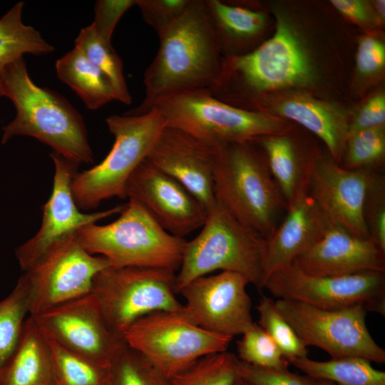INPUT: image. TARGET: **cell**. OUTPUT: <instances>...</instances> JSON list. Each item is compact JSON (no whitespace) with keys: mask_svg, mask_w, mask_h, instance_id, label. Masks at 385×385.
Instances as JSON below:
<instances>
[{"mask_svg":"<svg viewBox=\"0 0 385 385\" xmlns=\"http://www.w3.org/2000/svg\"><path fill=\"white\" fill-rule=\"evenodd\" d=\"M159 36L160 46L144 73L145 97L127 115L148 112L158 100L209 89L221 70V55L205 0H191L183 15Z\"/></svg>","mask_w":385,"mask_h":385,"instance_id":"6da1fadb","label":"cell"},{"mask_svg":"<svg viewBox=\"0 0 385 385\" xmlns=\"http://www.w3.org/2000/svg\"><path fill=\"white\" fill-rule=\"evenodd\" d=\"M0 84L16 108L14 118L3 128L2 144L30 136L78 165L93 161L82 116L63 96L32 81L24 57L0 71Z\"/></svg>","mask_w":385,"mask_h":385,"instance_id":"7a4b0ae2","label":"cell"},{"mask_svg":"<svg viewBox=\"0 0 385 385\" xmlns=\"http://www.w3.org/2000/svg\"><path fill=\"white\" fill-rule=\"evenodd\" d=\"M314 78L300 36L279 11L274 35L246 54L223 58L219 76L207 90L218 100L238 108L241 102H255L264 92L307 86Z\"/></svg>","mask_w":385,"mask_h":385,"instance_id":"3957f363","label":"cell"},{"mask_svg":"<svg viewBox=\"0 0 385 385\" xmlns=\"http://www.w3.org/2000/svg\"><path fill=\"white\" fill-rule=\"evenodd\" d=\"M215 200L239 221L265 238L287 210L262 150L254 140L216 151L213 169Z\"/></svg>","mask_w":385,"mask_h":385,"instance_id":"277c9868","label":"cell"},{"mask_svg":"<svg viewBox=\"0 0 385 385\" xmlns=\"http://www.w3.org/2000/svg\"><path fill=\"white\" fill-rule=\"evenodd\" d=\"M266 238L247 227L215 200L207 210L200 233L187 241L175 277L179 294L188 282L215 271L232 272L263 289Z\"/></svg>","mask_w":385,"mask_h":385,"instance_id":"5b68a950","label":"cell"},{"mask_svg":"<svg viewBox=\"0 0 385 385\" xmlns=\"http://www.w3.org/2000/svg\"><path fill=\"white\" fill-rule=\"evenodd\" d=\"M119 217L76 232L89 253L106 257L110 267H149L178 272L187 240L164 230L136 200L128 199Z\"/></svg>","mask_w":385,"mask_h":385,"instance_id":"8992f818","label":"cell"},{"mask_svg":"<svg viewBox=\"0 0 385 385\" xmlns=\"http://www.w3.org/2000/svg\"><path fill=\"white\" fill-rule=\"evenodd\" d=\"M152 108L165 125L179 129L217 151L227 145L287 130L279 119L242 109L215 98L207 89L177 93L158 100Z\"/></svg>","mask_w":385,"mask_h":385,"instance_id":"52a82bcc","label":"cell"},{"mask_svg":"<svg viewBox=\"0 0 385 385\" xmlns=\"http://www.w3.org/2000/svg\"><path fill=\"white\" fill-rule=\"evenodd\" d=\"M115 140L105 158L74 175L71 190L80 210L96 208L103 201L126 198V184L145 160L165 122L155 108L136 115H111L106 120Z\"/></svg>","mask_w":385,"mask_h":385,"instance_id":"ba28073f","label":"cell"},{"mask_svg":"<svg viewBox=\"0 0 385 385\" xmlns=\"http://www.w3.org/2000/svg\"><path fill=\"white\" fill-rule=\"evenodd\" d=\"M176 272L149 267H108L95 277L91 293L111 331L123 339L139 319L157 312H179Z\"/></svg>","mask_w":385,"mask_h":385,"instance_id":"9c48e42d","label":"cell"},{"mask_svg":"<svg viewBox=\"0 0 385 385\" xmlns=\"http://www.w3.org/2000/svg\"><path fill=\"white\" fill-rule=\"evenodd\" d=\"M124 342L171 379L201 358L225 351L232 338L194 324L179 312H157L132 324Z\"/></svg>","mask_w":385,"mask_h":385,"instance_id":"30bf717a","label":"cell"},{"mask_svg":"<svg viewBox=\"0 0 385 385\" xmlns=\"http://www.w3.org/2000/svg\"><path fill=\"white\" fill-rule=\"evenodd\" d=\"M275 305L307 346L318 347L331 359L358 356L385 362V350L369 333L363 306L329 310L283 299Z\"/></svg>","mask_w":385,"mask_h":385,"instance_id":"8fae6325","label":"cell"},{"mask_svg":"<svg viewBox=\"0 0 385 385\" xmlns=\"http://www.w3.org/2000/svg\"><path fill=\"white\" fill-rule=\"evenodd\" d=\"M264 288L278 299L323 309L363 306L367 312L385 315V272L316 276L304 273L292 263L270 275Z\"/></svg>","mask_w":385,"mask_h":385,"instance_id":"7c38bea8","label":"cell"},{"mask_svg":"<svg viewBox=\"0 0 385 385\" xmlns=\"http://www.w3.org/2000/svg\"><path fill=\"white\" fill-rule=\"evenodd\" d=\"M110 267L102 256L87 252L76 233L21 274L29 291V314L34 316L91 292L97 274Z\"/></svg>","mask_w":385,"mask_h":385,"instance_id":"4fadbf2b","label":"cell"},{"mask_svg":"<svg viewBox=\"0 0 385 385\" xmlns=\"http://www.w3.org/2000/svg\"><path fill=\"white\" fill-rule=\"evenodd\" d=\"M53 187L43 205L41 224L36 233L15 250L23 272L37 265L82 227L119 214L123 206L95 212H82L74 200L71 184L79 165L53 152Z\"/></svg>","mask_w":385,"mask_h":385,"instance_id":"5bb4252c","label":"cell"},{"mask_svg":"<svg viewBox=\"0 0 385 385\" xmlns=\"http://www.w3.org/2000/svg\"><path fill=\"white\" fill-rule=\"evenodd\" d=\"M248 280L232 272L205 275L188 282L180 292L185 299L182 314L210 332L233 338L253 324Z\"/></svg>","mask_w":385,"mask_h":385,"instance_id":"9a60e30c","label":"cell"},{"mask_svg":"<svg viewBox=\"0 0 385 385\" xmlns=\"http://www.w3.org/2000/svg\"><path fill=\"white\" fill-rule=\"evenodd\" d=\"M32 317L59 345L103 366L125 342L109 328L91 292Z\"/></svg>","mask_w":385,"mask_h":385,"instance_id":"2e32d148","label":"cell"},{"mask_svg":"<svg viewBox=\"0 0 385 385\" xmlns=\"http://www.w3.org/2000/svg\"><path fill=\"white\" fill-rule=\"evenodd\" d=\"M126 197L138 202L167 232L182 238L201 228L207 210L181 183L146 158L125 188Z\"/></svg>","mask_w":385,"mask_h":385,"instance_id":"e0dca14e","label":"cell"},{"mask_svg":"<svg viewBox=\"0 0 385 385\" xmlns=\"http://www.w3.org/2000/svg\"><path fill=\"white\" fill-rule=\"evenodd\" d=\"M373 171L348 170L331 157L320 158L313 171L308 194L332 224L356 237L370 238L364 208Z\"/></svg>","mask_w":385,"mask_h":385,"instance_id":"ac0fdd59","label":"cell"},{"mask_svg":"<svg viewBox=\"0 0 385 385\" xmlns=\"http://www.w3.org/2000/svg\"><path fill=\"white\" fill-rule=\"evenodd\" d=\"M216 151L186 133L165 125L146 159L185 186L207 210L215 202Z\"/></svg>","mask_w":385,"mask_h":385,"instance_id":"d6986e66","label":"cell"},{"mask_svg":"<svg viewBox=\"0 0 385 385\" xmlns=\"http://www.w3.org/2000/svg\"><path fill=\"white\" fill-rule=\"evenodd\" d=\"M292 264L304 273L316 276L385 272V252L371 238L356 237L331 224L322 238Z\"/></svg>","mask_w":385,"mask_h":385,"instance_id":"ffe728a7","label":"cell"},{"mask_svg":"<svg viewBox=\"0 0 385 385\" xmlns=\"http://www.w3.org/2000/svg\"><path fill=\"white\" fill-rule=\"evenodd\" d=\"M286 212L282 222L266 238L263 287L270 275L292 264L319 241L332 224L309 194Z\"/></svg>","mask_w":385,"mask_h":385,"instance_id":"44dd1931","label":"cell"},{"mask_svg":"<svg viewBox=\"0 0 385 385\" xmlns=\"http://www.w3.org/2000/svg\"><path fill=\"white\" fill-rule=\"evenodd\" d=\"M287 131L253 140L262 150L287 208L308 195L313 171L321 157L304 152Z\"/></svg>","mask_w":385,"mask_h":385,"instance_id":"7402d4cb","label":"cell"},{"mask_svg":"<svg viewBox=\"0 0 385 385\" xmlns=\"http://www.w3.org/2000/svg\"><path fill=\"white\" fill-rule=\"evenodd\" d=\"M275 113L303 126L323 141L330 157L339 164L348 137L350 120L346 112L330 103L304 94L279 101Z\"/></svg>","mask_w":385,"mask_h":385,"instance_id":"603a6c76","label":"cell"},{"mask_svg":"<svg viewBox=\"0 0 385 385\" xmlns=\"http://www.w3.org/2000/svg\"><path fill=\"white\" fill-rule=\"evenodd\" d=\"M0 385H54L48 338L31 315L16 349L0 371Z\"/></svg>","mask_w":385,"mask_h":385,"instance_id":"cb8c5ba5","label":"cell"},{"mask_svg":"<svg viewBox=\"0 0 385 385\" xmlns=\"http://www.w3.org/2000/svg\"><path fill=\"white\" fill-rule=\"evenodd\" d=\"M205 1L223 58L249 53L266 26L265 14L220 0Z\"/></svg>","mask_w":385,"mask_h":385,"instance_id":"d4e9b609","label":"cell"},{"mask_svg":"<svg viewBox=\"0 0 385 385\" xmlns=\"http://www.w3.org/2000/svg\"><path fill=\"white\" fill-rule=\"evenodd\" d=\"M58 78L79 96L87 108L96 110L115 100L105 74L74 47L56 62Z\"/></svg>","mask_w":385,"mask_h":385,"instance_id":"484cf974","label":"cell"},{"mask_svg":"<svg viewBox=\"0 0 385 385\" xmlns=\"http://www.w3.org/2000/svg\"><path fill=\"white\" fill-rule=\"evenodd\" d=\"M288 361L316 380H327L337 385H385V372L376 369L370 361L361 357L346 356L320 361L307 356Z\"/></svg>","mask_w":385,"mask_h":385,"instance_id":"4316f807","label":"cell"},{"mask_svg":"<svg viewBox=\"0 0 385 385\" xmlns=\"http://www.w3.org/2000/svg\"><path fill=\"white\" fill-rule=\"evenodd\" d=\"M23 7L19 1L0 19V71L25 54L47 55L54 50L37 30L24 24Z\"/></svg>","mask_w":385,"mask_h":385,"instance_id":"83f0119b","label":"cell"},{"mask_svg":"<svg viewBox=\"0 0 385 385\" xmlns=\"http://www.w3.org/2000/svg\"><path fill=\"white\" fill-rule=\"evenodd\" d=\"M74 43L75 47L108 78L115 93V101L130 104L132 98L125 79L122 61L112 43L100 38L91 24L81 30Z\"/></svg>","mask_w":385,"mask_h":385,"instance_id":"f1b7e54d","label":"cell"},{"mask_svg":"<svg viewBox=\"0 0 385 385\" xmlns=\"http://www.w3.org/2000/svg\"><path fill=\"white\" fill-rule=\"evenodd\" d=\"M46 337L52 355L54 385H108L109 366L70 351Z\"/></svg>","mask_w":385,"mask_h":385,"instance_id":"f546056e","label":"cell"},{"mask_svg":"<svg viewBox=\"0 0 385 385\" xmlns=\"http://www.w3.org/2000/svg\"><path fill=\"white\" fill-rule=\"evenodd\" d=\"M27 313L28 287L21 276L11 292L0 301V371L19 342Z\"/></svg>","mask_w":385,"mask_h":385,"instance_id":"4dcf8cb0","label":"cell"},{"mask_svg":"<svg viewBox=\"0 0 385 385\" xmlns=\"http://www.w3.org/2000/svg\"><path fill=\"white\" fill-rule=\"evenodd\" d=\"M108 370V385H170V379L125 342L111 361Z\"/></svg>","mask_w":385,"mask_h":385,"instance_id":"1f68e13d","label":"cell"},{"mask_svg":"<svg viewBox=\"0 0 385 385\" xmlns=\"http://www.w3.org/2000/svg\"><path fill=\"white\" fill-rule=\"evenodd\" d=\"M235 354L225 351L204 356L170 379V385H232L238 376Z\"/></svg>","mask_w":385,"mask_h":385,"instance_id":"d6a6232c","label":"cell"},{"mask_svg":"<svg viewBox=\"0 0 385 385\" xmlns=\"http://www.w3.org/2000/svg\"><path fill=\"white\" fill-rule=\"evenodd\" d=\"M384 156V126L371 128L347 138L339 165L348 170H378Z\"/></svg>","mask_w":385,"mask_h":385,"instance_id":"836d02e7","label":"cell"},{"mask_svg":"<svg viewBox=\"0 0 385 385\" xmlns=\"http://www.w3.org/2000/svg\"><path fill=\"white\" fill-rule=\"evenodd\" d=\"M256 309L259 314L258 324L272 339L287 361L308 356L307 346L279 312L271 297L263 295Z\"/></svg>","mask_w":385,"mask_h":385,"instance_id":"e575fe53","label":"cell"},{"mask_svg":"<svg viewBox=\"0 0 385 385\" xmlns=\"http://www.w3.org/2000/svg\"><path fill=\"white\" fill-rule=\"evenodd\" d=\"M237 349L238 359L254 366L285 369L289 364L272 339L255 322L242 334Z\"/></svg>","mask_w":385,"mask_h":385,"instance_id":"d590c367","label":"cell"},{"mask_svg":"<svg viewBox=\"0 0 385 385\" xmlns=\"http://www.w3.org/2000/svg\"><path fill=\"white\" fill-rule=\"evenodd\" d=\"M364 217L369 237L385 252V178L379 170L370 177Z\"/></svg>","mask_w":385,"mask_h":385,"instance_id":"8d00e7d4","label":"cell"},{"mask_svg":"<svg viewBox=\"0 0 385 385\" xmlns=\"http://www.w3.org/2000/svg\"><path fill=\"white\" fill-rule=\"evenodd\" d=\"M191 0H136L143 20L160 36L185 13Z\"/></svg>","mask_w":385,"mask_h":385,"instance_id":"74e56055","label":"cell"},{"mask_svg":"<svg viewBox=\"0 0 385 385\" xmlns=\"http://www.w3.org/2000/svg\"><path fill=\"white\" fill-rule=\"evenodd\" d=\"M238 376L253 385H316L315 380L285 369H271L254 366L237 360Z\"/></svg>","mask_w":385,"mask_h":385,"instance_id":"f35d334b","label":"cell"},{"mask_svg":"<svg viewBox=\"0 0 385 385\" xmlns=\"http://www.w3.org/2000/svg\"><path fill=\"white\" fill-rule=\"evenodd\" d=\"M136 0H100L94 8V19L91 24L96 33L103 41L111 43V38L121 16Z\"/></svg>","mask_w":385,"mask_h":385,"instance_id":"ab89813d","label":"cell"},{"mask_svg":"<svg viewBox=\"0 0 385 385\" xmlns=\"http://www.w3.org/2000/svg\"><path fill=\"white\" fill-rule=\"evenodd\" d=\"M359 74L369 76L381 71L385 65V46L379 39L365 36L358 43L356 55Z\"/></svg>","mask_w":385,"mask_h":385,"instance_id":"60d3db41","label":"cell"},{"mask_svg":"<svg viewBox=\"0 0 385 385\" xmlns=\"http://www.w3.org/2000/svg\"><path fill=\"white\" fill-rule=\"evenodd\" d=\"M384 123L385 95L380 92L369 98L349 121L348 137L361 130L384 126Z\"/></svg>","mask_w":385,"mask_h":385,"instance_id":"b9f144b4","label":"cell"},{"mask_svg":"<svg viewBox=\"0 0 385 385\" xmlns=\"http://www.w3.org/2000/svg\"><path fill=\"white\" fill-rule=\"evenodd\" d=\"M331 4L346 17L362 24L371 21L366 3L360 0H332Z\"/></svg>","mask_w":385,"mask_h":385,"instance_id":"7bdbcfd3","label":"cell"},{"mask_svg":"<svg viewBox=\"0 0 385 385\" xmlns=\"http://www.w3.org/2000/svg\"><path fill=\"white\" fill-rule=\"evenodd\" d=\"M374 6L381 19L385 16V1L379 0L374 2Z\"/></svg>","mask_w":385,"mask_h":385,"instance_id":"ee69618b","label":"cell"},{"mask_svg":"<svg viewBox=\"0 0 385 385\" xmlns=\"http://www.w3.org/2000/svg\"><path fill=\"white\" fill-rule=\"evenodd\" d=\"M232 385H253L250 382L246 381L245 379L237 376V379L235 380Z\"/></svg>","mask_w":385,"mask_h":385,"instance_id":"f6af8a7d","label":"cell"},{"mask_svg":"<svg viewBox=\"0 0 385 385\" xmlns=\"http://www.w3.org/2000/svg\"><path fill=\"white\" fill-rule=\"evenodd\" d=\"M315 380L316 385H337L336 384L327 380Z\"/></svg>","mask_w":385,"mask_h":385,"instance_id":"bcb514c9","label":"cell"},{"mask_svg":"<svg viewBox=\"0 0 385 385\" xmlns=\"http://www.w3.org/2000/svg\"><path fill=\"white\" fill-rule=\"evenodd\" d=\"M3 96V94H2V89H1V84H0V98Z\"/></svg>","mask_w":385,"mask_h":385,"instance_id":"7dc6e473","label":"cell"}]
</instances>
